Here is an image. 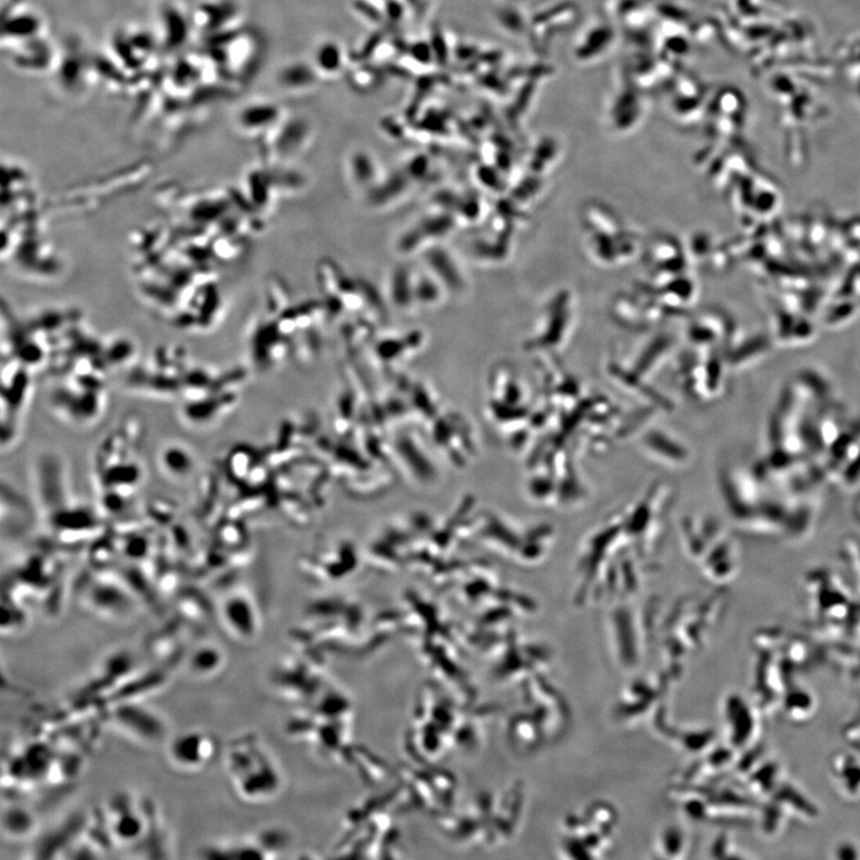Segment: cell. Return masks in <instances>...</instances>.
Masks as SVG:
<instances>
[{
  "mask_svg": "<svg viewBox=\"0 0 860 860\" xmlns=\"http://www.w3.org/2000/svg\"><path fill=\"white\" fill-rule=\"evenodd\" d=\"M225 767L237 797L247 803L268 802L283 788L277 761L255 737L234 740L225 752Z\"/></svg>",
  "mask_w": 860,
  "mask_h": 860,
  "instance_id": "1",
  "label": "cell"
},
{
  "mask_svg": "<svg viewBox=\"0 0 860 860\" xmlns=\"http://www.w3.org/2000/svg\"><path fill=\"white\" fill-rule=\"evenodd\" d=\"M103 822L116 847H135L144 842L152 829L149 810L131 793L116 794L103 811Z\"/></svg>",
  "mask_w": 860,
  "mask_h": 860,
  "instance_id": "2",
  "label": "cell"
},
{
  "mask_svg": "<svg viewBox=\"0 0 860 860\" xmlns=\"http://www.w3.org/2000/svg\"><path fill=\"white\" fill-rule=\"evenodd\" d=\"M106 711L112 725L138 742L155 744L164 741L167 735L165 720L139 700L113 703Z\"/></svg>",
  "mask_w": 860,
  "mask_h": 860,
  "instance_id": "3",
  "label": "cell"
},
{
  "mask_svg": "<svg viewBox=\"0 0 860 860\" xmlns=\"http://www.w3.org/2000/svg\"><path fill=\"white\" fill-rule=\"evenodd\" d=\"M219 752L217 739L199 729L176 735L168 745L170 764L184 772H199L208 768Z\"/></svg>",
  "mask_w": 860,
  "mask_h": 860,
  "instance_id": "4",
  "label": "cell"
},
{
  "mask_svg": "<svg viewBox=\"0 0 860 860\" xmlns=\"http://www.w3.org/2000/svg\"><path fill=\"white\" fill-rule=\"evenodd\" d=\"M728 745L735 752L757 748L760 733L758 708L750 705L739 694L729 695L723 705Z\"/></svg>",
  "mask_w": 860,
  "mask_h": 860,
  "instance_id": "5",
  "label": "cell"
},
{
  "mask_svg": "<svg viewBox=\"0 0 860 860\" xmlns=\"http://www.w3.org/2000/svg\"><path fill=\"white\" fill-rule=\"evenodd\" d=\"M219 614L223 625L235 639L250 642L257 636L258 614L246 595L235 593L226 596Z\"/></svg>",
  "mask_w": 860,
  "mask_h": 860,
  "instance_id": "6",
  "label": "cell"
},
{
  "mask_svg": "<svg viewBox=\"0 0 860 860\" xmlns=\"http://www.w3.org/2000/svg\"><path fill=\"white\" fill-rule=\"evenodd\" d=\"M286 118L279 103L269 100L250 101L238 110L236 126L239 132L250 137H268Z\"/></svg>",
  "mask_w": 860,
  "mask_h": 860,
  "instance_id": "7",
  "label": "cell"
},
{
  "mask_svg": "<svg viewBox=\"0 0 860 860\" xmlns=\"http://www.w3.org/2000/svg\"><path fill=\"white\" fill-rule=\"evenodd\" d=\"M320 82L312 61H289L277 73V88L290 96L312 92Z\"/></svg>",
  "mask_w": 860,
  "mask_h": 860,
  "instance_id": "8",
  "label": "cell"
},
{
  "mask_svg": "<svg viewBox=\"0 0 860 860\" xmlns=\"http://www.w3.org/2000/svg\"><path fill=\"white\" fill-rule=\"evenodd\" d=\"M312 63L322 80H333L345 73L347 56L343 45L324 39L314 48Z\"/></svg>",
  "mask_w": 860,
  "mask_h": 860,
  "instance_id": "9",
  "label": "cell"
},
{
  "mask_svg": "<svg viewBox=\"0 0 860 860\" xmlns=\"http://www.w3.org/2000/svg\"><path fill=\"white\" fill-rule=\"evenodd\" d=\"M270 135H275L273 141L277 142L275 145L279 144L277 151L283 157L297 156L310 140L312 125L303 118L289 119L286 117Z\"/></svg>",
  "mask_w": 860,
  "mask_h": 860,
  "instance_id": "10",
  "label": "cell"
},
{
  "mask_svg": "<svg viewBox=\"0 0 860 860\" xmlns=\"http://www.w3.org/2000/svg\"><path fill=\"white\" fill-rule=\"evenodd\" d=\"M831 768L840 791L851 800L860 799V758L839 752L832 758Z\"/></svg>",
  "mask_w": 860,
  "mask_h": 860,
  "instance_id": "11",
  "label": "cell"
},
{
  "mask_svg": "<svg viewBox=\"0 0 860 860\" xmlns=\"http://www.w3.org/2000/svg\"><path fill=\"white\" fill-rule=\"evenodd\" d=\"M225 664L223 649L212 643L195 648L188 655L187 666L190 674L200 679L212 678L220 673Z\"/></svg>",
  "mask_w": 860,
  "mask_h": 860,
  "instance_id": "12",
  "label": "cell"
},
{
  "mask_svg": "<svg viewBox=\"0 0 860 860\" xmlns=\"http://www.w3.org/2000/svg\"><path fill=\"white\" fill-rule=\"evenodd\" d=\"M120 592L119 589L106 587V584L101 583L100 587L95 586L91 589L88 599L89 605L97 613L108 616H122L127 613V610L132 607V604L127 603L129 596Z\"/></svg>",
  "mask_w": 860,
  "mask_h": 860,
  "instance_id": "13",
  "label": "cell"
},
{
  "mask_svg": "<svg viewBox=\"0 0 860 860\" xmlns=\"http://www.w3.org/2000/svg\"><path fill=\"white\" fill-rule=\"evenodd\" d=\"M781 704L788 719L794 722H804L814 715V696L794 681L787 688Z\"/></svg>",
  "mask_w": 860,
  "mask_h": 860,
  "instance_id": "14",
  "label": "cell"
},
{
  "mask_svg": "<svg viewBox=\"0 0 860 860\" xmlns=\"http://www.w3.org/2000/svg\"><path fill=\"white\" fill-rule=\"evenodd\" d=\"M192 453L182 445H168L159 453V465L164 472L176 480L188 477L194 468Z\"/></svg>",
  "mask_w": 860,
  "mask_h": 860,
  "instance_id": "15",
  "label": "cell"
},
{
  "mask_svg": "<svg viewBox=\"0 0 860 860\" xmlns=\"http://www.w3.org/2000/svg\"><path fill=\"white\" fill-rule=\"evenodd\" d=\"M34 823L29 811L23 808H11L4 815V829L10 836L21 837L27 834Z\"/></svg>",
  "mask_w": 860,
  "mask_h": 860,
  "instance_id": "16",
  "label": "cell"
},
{
  "mask_svg": "<svg viewBox=\"0 0 860 860\" xmlns=\"http://www.w3.org/2000/svg\"><path fill=\"white\" fill-rule=\"evenodd\" d=\"M837 852L838 858L840 859H856L859 857L857 850L853 846H851V843H842Z\"/></svg>",
  "mask_w": 860,
  "mask_h": 860,
  "instance_id": "17",
  "label": "cell"
}]
</instances>
